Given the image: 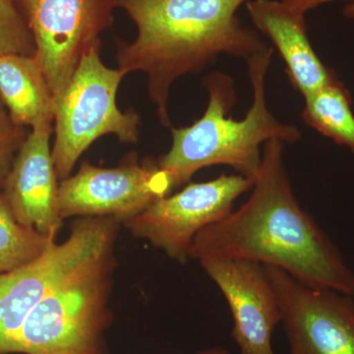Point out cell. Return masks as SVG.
Here are the masks:
<instances>
[{
    "label": "cell",
    "instance_id": "1",
    "mask_svg": "<svg viewBox=\"0 0 354 354\" xmlns=\"http://www.w3.org/2000/svg\"><path fill=\"white\" fill-rule=\"evenodd\" d=\"M189 258L241 259L279 268L306 285L354 295V272L339 248L298 203L283 162V143H265L250 197L203 228Z\"/></svg>",
    "mask_w": 354,
    "mask_h": 354
},
{
    "label": "cell",
    "instance_id": "2",
    "mask_svg": "<svg viewBox=\"0 0 354 354\" xmlns=\"http://www.w3.org/2000/svg\"><path fill=\"white\" fill-rule=\"evenodd\" d=\"M248 0H118L137 27L131 44L120 41L116 59L125 74L142 72L158 120L171 127V86L186 74L199 73L218 55L249 59L269 46L242 24L239 7Z\"/></svg>",
    "mask_w": 354,
    "mask_h": 354
},
{
    "label": "cell",
    "instance_id": "3",
    "mask_svg": "<svg viewBox=\"0 0 354 354\" xmlns=\"http://www.w3.org/2000/svg\"><path fill=\"white\" fill-rule=\"evenodd\" d=\"M272 53L268 48L247 59L253 102L243 120L228 115L236 104L232 77L215 72L205 78L208 108L190 127H171V149L157 160L160 169L171 176L174 188L188 183L200 169L218 165L232 167L254 180L262 162L263 143L277 139L291 144L301 138L297 127L279 122L266 104L265 78Z\"/></svg>",
    "mask_w": 354,
    "mask_h": 354
},
{
    "label": "cell",
    "instance_id": "4",
    "mask_svg": "<svg viewBox=\"0 0 354 354\" xmlns=\"http://www.w3.org/2000/svg\"><path fill=\"white\" fill-rule=\"evenodd\" d=\"M118 230L109 232L44 295L6 354H104Z\"/></svg>",
    "mask_w": 354,
    "mask_h": 354
},
{
    "label": "cell",
    "instance_id": "5",
    "mask_svg": "<svg viewBox=\"0 0 354 354\" xmlns=\"http://www.w3.org/2000/svg\"><path fill=\"white\" fill-rule=\"evenodd\" d=\"M101 46L84 53L68 85L55 100L51 153L60 181L70 176L81 156L104 135H115L122 143L139 141V114L133 109L122 111L116 104L127 74L102 62Z\"/></svg>",
    "mask_w": 354,
    "mask_h": 354
},
{
    "label": "cell",
    "instance_id": "6",
    "mask_svg": "<svg viewBox=\"0 0 354 354\" xmlns=\"http://www.w3.org/2000/svg\"><path fill=\"white\" fill-rule=\"evenodd\" d=\"M36 46L37 60L53 95L68 85L84 53L102 44L118 0H13Z\"/></svg>",
    "mask_w": 354,
    "mask_h": 354
},
{
    "label": "cell",
    "instance_id": "7",
    "mask_svg": "<svg viewBox=\"0 0 354 354\" xmlns=\"http://www.w3.org/2000/svg\"><path fill=\"white\" fill-rule=\"evenodd\" d=\"M172 189L171 176L152 158L140 162L131 152L113 169L83 160L79 171L58 186L60 216L113 218L124 225Z\"/></svg>",
    "mask_w": 354,
    "mask_h": 354
},
{
    "label": "cell",
    "instance_id": "8",
    "mask_svg": "<svg viewBox=\"0 0 354 354\" xmlns=\"http://www.w3.org/2000/svg\"><path fill=\"white\" fill-rule=\"evenodd\" d=\"M253 183V179L241 174L189 183L180 192L153 203L125 223V227L171 259L185 263L197 234L227 218L234 211L235 200L252 189Z\"/></svg>",
    "mask_w": 354,
    "mask_h": 354
},
{
    "label": "cell",
    "instance_id": "9",
    "mask_svg": "<svg viewBox=\"0 0 354 354\" xmlns=\"http://www.w3.org/2000/svg\"><path fill=\"white\" fill-rule=\"evenodd\" d=\"M265 266V265H264ZM290 354H354V298L265 266Z\"/></svg>",
    "mask_w": 354,
    "mask_h": 354
},
{
    "label": "cell",
    "instance_id": "10",
    "mask_svg": "<svg viewBox=\"0 0 354 354\" xmlns=\"http://www.w3.org/2000/svg\"><path fill=\"white\" fill-rule=\"evenodd\" d=\"M120 225L113 218H78L66 241L53 242L38 259L0 274V354H6L27 317L51 288Z\"/></svg>",
    "mask_w": 354,
    "mask_h": 354
},
{
    "label": "cell",
    "instance_id": "11",
    "mask_svg": "<svg viewBox=\"0 0 354 354\" xmlns=\"http://www.w3.org/2000/svg\"><path fill=\"white\" fill-rule=\"evenodd\" d=\"M227 300L232 337L241 354H274L272 335L281 322L278 299L265 266L241 259L199 261Z\"/></svg>",
    "mask_w": 354,
    "mask_h": 354
},
{
    "label": "cell",
    "instance_id": "12",
    "mask_svg": "<svg viewBox=\"0 0 354 354\" xmlns=\"http://www.w3.org/2000/svg\"><path fill=\"white\" fill-rule=\"evenodd\" d=\"M53 130V123L32 128L16 155L2 194L21 225L55 241L64 220L50 148Z\"/></svg>",
    "mask_w": 354,
    "mask_h": 354
},
{
    "label": "cell",
    "instance_id": "13",
    "mask_svg": "<svg viewBox=\"0 0 354 354\" xmlns=\"http://www.w3.org/2000/svg\"><path fill=\"white\" fill-rule=\"evenodd\" d=\"M246 7L253 24L271 39L286 62L291 85L304 97L339 81L310 43L304 14L279 0H250Z\"/></svg>",
    "mask_w": 354,
    "mask_h": 354
},
{
    "label": "cell",
    "instance_id": "14",
    "mask_svg": "<svg viewBox=\"0 0 354 354\" xmlns=\"http://www.w3.org/2000/svg\"><path fill=\"white\" fill-rule=\"evenodd\" d=\"M0 99L19 127L53 122V95L35 55L0 57Z\"/></svg>",
    "mask_w": 354,
    "mask_h": 354
},
{
    "label": "cell",
    "instance_id": "15",
    "mask_svg": "<svg viewBox=\"0 0 354 354\" xmlns=\"http://www.w3.org/2000/svg\"><path fill=\"white\" fill-rule=\"evenodd\" d=\"M304 99L302 120L337 145L348 147L354 155V115L344 84L339 80Z\"/></svg>",
    "mask_w": 354,
    "mask_h": 354
},
{
    "label": "cell",
    "instance_id": "16",
    "mask_svg": "<svg viewBox=\"0 0 354 354\" xmlns=\"http://www.w3.org/2000/svg\"><path fill=\"white\" fill-rule=\"evenodd\" d=\"M55 241L21 225L3 194H0V274L38 259Z\"/></svg>",
    "mask_w": 354,
    "mask_h": 354
},
{
    "label": "cell",
    "instance_id": "17",
    "mask_svg": "<svg viewBox=\"0 0 354 354\" xmlns=\"http://www.w3.org/2000/svg\"><path fill=\"white\" fill-rule=\"evenodd\" d=\"M35 53L34 39L19 9L13 0H0V57Z\"/></svg>",
    "mask_w": 354,
    "mask_h": 354
},
{
    "label": "cell",
    "instance_id": "18",
    "mask_svg": "<svg viewBox=\"0 0 354 354\" xmlns=\"http://www.w3.org/2000/svg\"><path fill=\"white\" fill-rule=\"evenodd\" d=\"M0 99V190L3 189L7 176L24 139L10 114Z\"/></svg>",
    "mask_w": 354,
    "mask_h": 354
},
{
    "label": "cell",
    "instance_id": "19",
    "mask_svg": "<svg viewBox=\"0 0 354 354\" xmlns=\"http://www.w3.org/2000/svg\"><path fill=\"white\" fill-rule=\"evenodd\" d=\"M283 4L290 7L291 10L300 14H306L312 9L322 6V4L328 3V2L337 1V0H281ZM349 1V0H344Z\"/></svg>",
    "mask_w": 354,
    "mask_h": 354
},
{
    "label": "cell",
    "instance_id": "20",
    "mask_svg": "<svg viewBox=\"0 0 354 354\" xmlns=\"http://www.w3.org/2000/svg\"><path fill=\"white\" fill-rule=\"evenodd\" d=\"M344 16L348 19H354V0H349L348 3L342 10Z\"/></svg>",
    "mask_w": 354,
    "mask_h": 354
},
{
    "label": "cell",
    "instance_id": "21",
    "mask_svg": "<svg viewBox=\"0 0 354 354\" xmlns=\"http://www.w3.org/2000/svg\"><path fill=\"white\" fill-rule=\"evenodd\" d=\"M195 354H230V353L223 348H211L203 349V351Z\"/></svg>",
    "mask_w": 354,
    "mask_h": 354
},
{
    "label": "cell",
    "instance_id": "22",
    "mask_svg": "<svg viewBox=\"0 0 354 354\" xmlns=\"http://www.w3.org/2000/svg\"><path fill=\"white\" fill-rule=\"evenodd\" d=\"M55 354H74V353H55Z\"/></svg>",
    "mask_w": 354,
    "mask_h": 354
},
{
    "label": "cell",
    "instance_id": "23",
    "mask_svg": "<svg viewBox=\"0 0 354 354\" xmlns=\"http://www.w3.org/2000/svg\"><path fill=\"white\" fill-rule=\"evenodd\" d=\"M353 298H354V295H353Z\"/></svg>",
    "mask_w": 354,
    "mask_h": 354
}]
</instances>
